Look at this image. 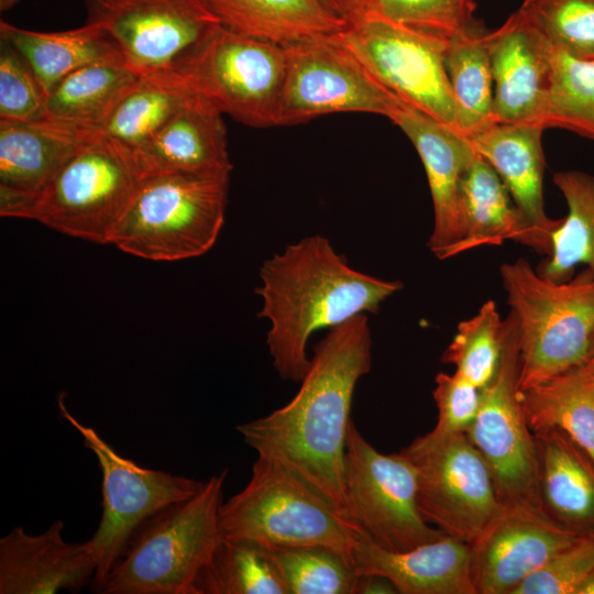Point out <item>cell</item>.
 Wrapping results in <instances>:
<instances>
[{"mask_svg": "<svg viewBox=\"0 0 594 594\" xmlns=\"http://www.w3.org/2000/svg\"><path fill=\"white\" fill-rule=\"evenodd\" d=\"M142 174L134 156L95 133L19 215L61 233L110 244Z\"/></svg>", "mask_w": 594, "mask_h": 594, "instance_id": "52a82bcc", "label": "cell"}, {"mask_svg": "<svg viewBox=\"0 0 594 594\" xmlns=\"http://www.w3.org/2000/svg\"><path fill=\"white\" fill-rule=\"evenodd\" d=\"M372 367L367 315L329 329L296 395L283 407L237 427L257 455L289 469L343 509L344 458L358 382Z\"/></svg>", "mask_w": 594, "mask_h": 594, "instance_id": "6da1fadb", "label": "cell"}, {"mask_svg": "<svg viewBox=\"0 0 594 594\" xmlns=\"http://www.w3.org/2000/svg\"><path fill=\"white\" fill-rule=\"evenodd\" d=\"M501 276L518 326L520 392L581 366L594 337V273L558 283L517 258Z\"/></svg>", "mask_w": 594, "mask_h": 594, "instance_id": "277c9868", "label": "cell"}, {"mask_svg": "<svg viewBox=\"0 0 594 594\" xmlns=\"http://www.w3.org/2000/svg\"><path fill=\"white\" fill-rule=\"evenodd\" d=\"M512 240L535 250V239L509 190L495 169L477 153L469 164L459 191V240L448 258Z\"/></svg>", "mask_w": 594, "mask_h": 594, "instance_id": "d4e9b609", "label": "cell"}, {"mask_svg": "<svg viewBox=\"0 0 594 594\" xmlns=\"http://www.w3.org/2000/svg\"><path fill=\"white\" fill-rule=\"evenodd\" d=\"M46 96L15 48L0 38V120L45 119Z\"/></svg>", "mask_w": 594, "mask_h": 594, "instance_id": "ab89813d", "label": "cell"}, {"mask_svg": "<svg viewBox=\"0 0 594 594\" xmlns=\"http://www.w3.org/2000/svg\"><path fill=\"white\" fill-rule=\"evenodd\" d=\"M580 532L559 525L536 506L502 505L498 514L469 543L475 594H513Z\"/></svg>", "mask_w": 594, "mask_h": 594, "instance_id": "2e32d148", "label": "cell"}, {"mask_svg": "<svg viewBox=\"0 0 594 594\" xmlns=\"http://www.w3.org/2000/svg\"><path fill=\"white\" fill-rule=\"evenodd\" d=\"M392 121L414 144L424 164L435 217L428 248L446 260L459 240L460 184L476 152L468 136L407 105Z\"/></svg>", "mask_w": 594, "mask_h": 594, "instance_id": "ffe728a7", "label": "cell"}, {"mask_svg": "<svg viewBox=\"0 0 594 594\" xmlns=\"http://www.w3.org/2000/svg\"><path fill=\"white\" fill-rule=\"evenodd\" d=\"M222 114L212 102L194 92L134 155L142 176H229L232 165Z\"/></svg>", "mask_w": 594, "mask_h": 594, "instance_id": "7402d4cb", "label": "cell"}, {"mask_svg": "<svg viewBox=\"0 0 594 594\" xmlns=\"http://www.w3.org/2000/svg\"><path fill=\"white\" fill-rule=\"evenodd\" d=\"M503 320L493 300L484 302L471 318L459 323L442 362L454 365L476 387H484L495 375L502 353Z\"/></svg>", "mask_w": 594, "mask_h": 594, "instance_id": "d590c367", "label": "cell"}, {"mask_svg": "<svg viewBox=\"0 0 594 594\" xmlns=\"http://www.w3.org/2000/svg\"><path fill=\"white\" fill-rule=\"evenodd\" d=\"M487 34L477 21L450 37L444 53L455 103V130L468 138L495 123Z\"/></svg>", "mask_w": 594, "mask_h": 594, "instance_id": "f1b7e54d", "label": "cell"}, {"mask_svg": "<svg viewBox=\"0 0 594 594\" xmlns=\"http://www.w3.org/2000/svg\"><path fill=\"white\" fill-rule=\"evenodd\" d=\"M61 416L81 436L102 474V514L87 540L96 560L92 590L101 593L106 580L139 528L167 506L188 499L204 486L190 477L143 468L120 455L92 427L73 416L58 397Z\"/></svg>", "mask_w": 594, "mask_h": 594, "instance_id": "ba28073f", "label": "cell"}, {"mask_svg": "<svg viewBox=\"0 0 594 594\" xmlns=\"http://www.w3.org/2000/svg\"><path fill=\"white\" fill-rule=\"evenodd\" d=\"M402 452L417 469L422 518L447 536L471 543L501 510L487 463L466 433L429 431Z\"/></svg>", "mask_w": 594, "mask_h": 594, "instance_id": "7c38bea8", "label": "cell"}, {"mask_svg": "<svg viewBox=\"0 0 594 594\" xmlns=\"http://www.w3.org/2000/svg\"><path fill=\"white\" fill-rule=\"evenodd\" d=\"M338 34L285 47L279 127L336 112H365L393 120L406 106L339 41Z\"/></svg>", "mask_w": 594, "mask_h": 594, "instance_id": "5bb4252c", "label": "cell"}, {"mask_svg": "<svg viewBox=\"0 0 594 594\" xmlns=\"http://www.w3.org/2000/svg\"><path fill=\"white\" fill-rule=\"evenodd\" d=\"M594 573V528L584 530L539 570L525 579L513 594H578Z\"/></svg>", "mask_w": 594, "mask_h": 594, "instance_id": "f35d334b", "label": "cell"}, {"mask_svg": "<svg viewBox=\"0 0 594 594\" xmlns=\"http://www.w3.org/2000/svg\"><path fill=\"white\" fill-rule=\"evenodd\" d=\"M195 594H288L267 550L244 540H220L195 582Z\"/></svg>", "mask_w": 594, "mask_h": 594, "instance_id": "d6a6232c", "label": "cell"}, {"mask_svg": "<svg viewBox=\"0 0 594 594\" xmlns=\"http://www.w3.org/2000/svg\"><path fill=\"white\" fill-rule=\"evenodd\" d=\"M140 76L125 62L84 66L50 90L45 119L97 131Z\"/></svg>", "mask_w": 594, "mask_h": 594, "instance_id": "83f0119b", "label": "cell"}, {"mask_svg": "<svg viewBox=\"0 0 594 594\" xmlns=\"http://www.w3.org/2000/svg\"><path fill=\"white\" fill-rule=\"evenodd\" d=\"M194 92L170 74L141 75L97 132L134 156Z\"/></svg>", "mask_w": 594, "mask_h": 594, "instance_id": "f546056e", "label": "cell"}, {"mask_svg": "<svg viewBox=\"0 0 594 594\" xmlns=\"http://www.w3.org/2000/svg\"><path fill=\"white\" fill-rule=\"evenodd\" d=\"M540 124L594 141V61L575 58L556 47Z\"/></svg>", "mask_w": 594, "mask_h": 594, "instance_id": "836d02e7", "label": "cell"}, {"mask_svg": "<svg viewBox=\"0 0 594 594\" xmlns=\"http://www.w3.org/2000/svg\"><path fill=\"white\" fill-rule=\"evenodd\" d=\"M366 69L405 105L455 129L444 66L448 40L369 12L338 34Z\"/></svg>", "mask_w": 594, "mask_h": 594, "instance_id": "4fadbf2b", "label": "cell"}, {"mask_svg": "<svg viewBox=\"0 0 594 594\" xmlns=\"http://www.w3.org/2000/svg\"><path fill=\"white\" fill-rule=\"evenodd\" d=\"M534 437L541 510L566 528H594V460L558 427L537 430Z\"/></svg>", "mask_w": 594, "mask_h": 594, "instance_id": "cb8c5ba5", "label": "cell"}, {"mask_svg": "<svg viewBox=\"0 0 594 594\" xmlns=\"http://www.w3.org/2000/svg\"><path fill=\"white\" fill-rule=\"evenodd\" d=\"M321 2L346 24H351L370 12L372 0H321Z\"/></svg>", "mask_w": 594, "mask_h": 594, "instance_id": "b9f144b4", "label": "cell"}, {"mask_svg": "<svg viewBox=\"0 0 594 594\" xmlns=\"http://www.w3.org/2000/svg\"><path fill=\"white\" fill-rule=\"evenodd\" d=\"M222 539L265 549L323 546L352 562L362 529L345 512L280 463L257 455L249 482L222 503Z\"/></svg>", "mask_w": 594, "mask_h": 594, "instance_id": "3957f363", "label": "cell"}, {"mask_svg": "<svg viewBox=\"0 0 594 594\" xmlns=\"http://www.w3.org/2000/svg\"><path fill=\"white\" fill-rule=\"evenodd\" d=\"M288 594H354L353 563L323 546L266 549Z\"/></svg>", "mask_w": 594, "mask_h": 594, "instance_id": "e575fe53", "label": "cell"}, {"mask_svg": "<svg viewBox=\"0 0 594 594\" xmlns=\"http://www.w3.org/2000/svg\"><path fill=\"white\" fill-rule=\"evenodd\" d=\"M573 370L585 375L594 374V337L584 363Z\"/></svg>", "mask_w": 594, "mask_h": 594, "instance_id": "ee69618b", "label": "cell"}, {"mask_svg": "<svg viewBox=\"0 0 594 594\" xmlns=\"http://www.w3.org/2000/svg\"><path fill=\"white\" fill-rule=\"evenodd\" d=\"M286 50L219 26L173 73L223 114L253 128L279 127ZM163 74V73H162Z\"/></svg>", "mask_w": 594, "mask_h": 594, "instance_id": "9c48e42d", "label": "cell"}, {"mask_svg": "<svg viewBox=\"0 0 594 594\" xmlns=\"http://www.w3.org/2000/svg\"><path fill=\"white\" fill-rule=\"evenodd\" d=\"M352 563L358 574L385 576L398 594H475L469 543L447 535L396 552L380 547L362 530Z\"/></svg>", "mask_w": 594, "mask_h": 594, "instance_id": "603a6c76", "label": "cell"}, {"mask_svg": "<svg viewBox=\"0 0 594 594\" xmlns=\"http://www.w3.org/2000/svg\"><path fill=\"white\" fill-rule=\"evenodd\" d=\"M538 123H494L469 136L475 152L498 174L535 239V250L551 252L552 232L561 219L544 211L542 183L544 155Z\"/></svg>", "mask_w": 594, "mask_h": 594, "instance_id": "44dd1931", "label": "cell"}, {"mask_svg": "<svg viewBox=\"0 0 594 594\" xmlns=\"http://www.w3.org/2000/svg\"><path fill=\"white\" fill-rule=\"evenodd\" d=\"M63 529L64 522L56 520L40 535L14 527L0 538L1 594L75 593L92 582L91 549L87 541L67 542Z\"/></svg>", "mask_w": 594, "mask_h": 594, "instance_id": "d6986e66", "label": "cell"}, {"mask_svg": "<svg viewBox=\"0 0 594 594\" xmlns=\"http://www.w3.org/2000/svg\"><path fill=\"white\" fill-rule=\"evenodd\" d=\"M568 204V215L551 235V252L537 273L552 282L572 278L578 265L594 273V176L580 170L553 174Z\"/></svg>", "mask_w": 594, "mask_h": 594, "instance_id": "1f68e13d", "label": "cell"}, {"mask_svg": "<svg viewBox=\"0 0 594 594\" xmlns=\"http://www.w3.org/2000/svg\"><path fill=\"white\" fill-rule=\"evenodd\" d=\"M433 399L438 409L433 435L466 433L481 402V388L458 373L440 372L435 377Z\"/></svg>", "mask_w": 594, "mask_h": 594, "instance_id": "60d3db41", "label": "cell"}, {"mask_svg": "<svg viewBox=\"0 0 594 594\" xmlns=\"http://www.w3.org/2000/svg\"><path fill=\"white\" fill-rule=\"evenodd\" d=\"M354 594H398L394 584L380 574H359Z\"/></svg>", "mask_w": 594, "mask_h": 594, "instance_id": "7bdbcfd3", "label": "cell"}, {"mask_svg": "<svg viewBox=\"0 0 594 594\" xmlns=\"http://www.w3.org/2000/svg\"><path fill=\"white\" fill-rule=\"evenodd\" d=\"M224 29L279 46L323 38L348 24L321 0H204Z\"/></svg>", "mask_w": 594, "mask_h": 594, "instance_id": "484cf974", "label": "cell"}, {"mask_svg": "<svg viewBox=\"0 0 594 594\" xmlns=\"http://www.w3.org/2000/svg\"><path fill=\"white\" fill-rule=\"evenodd\" d=\"M474 0H372L370 12L449 40L475 24Z\"/></svg>", "mask_w": 594, "mask_h": 594, "instance_id": "74e56055", "label": "cell"}, {"mask_svg": "<svg viewBox=\"0 0 594 594\" xmlns=\"http://www.w3.org/2000/svg\"><path fill=\"white\" fill-rule=\"evenodd\" d=\"M262 299L257 316L270 322L266 344L282 380L300 382L310 363L311 334L359 315L376 314L403 288L353 268L330 241L308 235L265 260L258 271Z\"/></svg>", "mask_w": 594, "mask_h": 594, "instance_id": "7a4b0ae2", "label": "cell"}, {"mask_svg": "<svg viewBox=\"0 0 594 594\" xmlns=\"http://www.w3.org/2000/svg\"><path fill=\"white\" fill-rule=\"evenodd\" d=\"M495 123H538L556 47L518 9L488 32Z\"/></svg>", "mask_w": 594, "mask_h": 594, "instance_id": "e0dca14e", "label": "cell"}, {"mask_svg": "<svg viewBox=\"0 0 594 594\" xmlns=\"http://www.w3.org/2000/svg\"><path fill=\"white\" fill-rule=\"evenodd\" d=\"M228 184L229 176H143L110 244L151 261H182L207 253L224 222Z\"/></svg>", "mask_w": 594, "mask_h": 594, "instance_id": "8992f818", "label": "cell"}, {"mask_svg": "<svg viewBox=\"0 0 594 594\" xmlns=\"http://www.w3.org/2000/svg\"><path fill=\"white\" fill-rule=\"evenodd\" d=\"M0 38L15 48L46 95L59 80L84 66L125 62L112 37L89 22L72 30L41 32L1 21Z\"/></svg>", "mask_w": 594, "mask_h": 594, "instance_id": "4316f807", "label": "cell"}, {"mask_svg": "<svg viewBox=\"0 0 594 594\" xmlns=\"http://www.w3.org/2000/svg\"><path fill=\"white\" fill-rule=\"evenodd\" d=\"M85 9L140 75L175 72L220 26L204 0H85Z\"/></svg>", "mask_w": 594, "mask_h": 594, "instance_id": "9a60e30c", "label": "cell"}, {"mask_svg": "<svg viewBox=\"0 0 594 594\" xmlns=\"http://www.w3.org/2000/svg\"><path fill=\"white\" fill-rule=\"evenodd\" d=\"M343 510L376 544L403 552L446 536L417 505V469L400 451L384 454L351 421L344 458Z\"/></svg>", "mask_w": 594, "mask_h": 594, "instance_id": "30bf717a", "label": "cell"}, {"mask_svg": "<svg viewBox=\"0 0 594 594\" xmlns=\"http://www.w3.org/2000/svg\"><path fill=\"white\" fill-rule=\"evenodd\" d=\"M21 0H0L1 11H6L15 6Z\"/></svg>", "mask_w": 594, "mask_h": 594, "instance_id": "bcb514c9", "label": "cell"}, {"mask_svg": "<svg viewBox=\"0 0 594 594\" xmlns=\"http://www.w3.org/2000/svg\"><path fill=\"white\" fill-rule=\"evenodd\" d=\"M227 470L193 497L148 518L110 571L101 594H195V582L221 540Z\"/></svg>", "mask_w": 594, "mask_h": 594, "instance_id": "5b68a950", "label": "cell"}, {"mask_svg": "<svg viewBox=\"0 0 594 594\" xmlns=\"http://www.w3.org/2000/svg\"><path fill=\"white\" fill-rule=\"evenodd\" d=\"M519 366L518 326L509 311L503 319L496 373L481 388L480 408L466 435L487 463L499 503L541 509L537 448L521 406Z\"/></svg>", "mask_w": 594, "mask_h": 594, "instance_id": "8fae6325", "label": "cell"}, {"mask_svg": "<svg viewBox=\"0 0 594 594\" xmlns=\"http://www.w3.org/2000/svg\"><path fill=\"white\" fill-rule=\"evenodd\" d=\"M519 10L553 46L594 61V0H524Z\"/></svg>", "mask_w": 594, "mask_h": 594, "instance_id": "8d00e7d4", "label": "cell"}, {"mask_svg": "<svg viewBox=\"0 0 594 594\" xmlns=\"http://www.w3.org/2000/svg\"><path fill=\"white\" fill-rule=\"evenodd\" d=\"M578 594H594V573L582 584Z\"/></svg>", "mask_w": 594, "mask_h": 594, "instance_id": "f6af8a7d", "label": "cell"}, {"mask_svg": "<svg viewBox=\"0 0 594 594\" xmlns=\"http://www.w3.org/2000/svg\"><path fill=\"white\" fill-rule=\"evenodd\" d=\"M95 133L42 119L0 120V215L19 218L63 164Z\"/></svg>", "mask_w": 594, "mask_h": 594, "instance_id": "ac0fdd59", "label": "cell"}, {"mask_svg": "<svg viewBox=\"0 0 594 594\" xmlns=\"http://www.w3.org/2000/svg\"><path fill=\"white\" fill-rule=\"evenodd\" d=\"M532 432L558 427L594 460V374L570 370L520 392Z\"/></svg>", "mask_w": 594, "mask_h": 594, "instance_id": "4dcf8cb0", "label": "cell"}]
</instances>
